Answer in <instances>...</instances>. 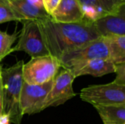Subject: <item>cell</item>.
I'll use <instances>...</instances> for the list:
<instances>
[{
	"instance_id": "obj_3",
	"label": "cell",
	"mask_w": 125,
	"mask_h": 124,
	"mask_svg": "<svg viewBox=\"0 0 125 124\" xmlns=\"http://www.w3.org/2000/svg\"><path fill=\"white\" fill-rule=\"evenodd\" d=\"M97 58L109 59V50L104 37H100L87 44L64 53L60 58L61 67L72 70L89 61Z\"/></svg>"
},
{
	"instance_id": "obj_13",
	"label": "cell",
	"mask_w": 125,
	"mask_h": 124,
	"mask_svg": "<svg viewBox=\"0 0 125 124\" xmlns=\"http://www.w3.org/2000/svg\"><path fill=\"white\" fill-rule=\"evenodd\" d=\"M104 124H125V105L94 107Z\"/></svg>"
},
{
	"instance_id": "obj_21",
	"label": "cell",
	"mask_w": 125,
	"mask_h": 124,
	"mask_svg": "<svg viewBox=\"0 0 125 124\" xmlns=\"http://www.w3.org/2000/svg\"><path fill=\"white\" fill-rule=\"evenodd\" d=\"M1 113V78H0V113Z\"/></svg>"
},
{
	"instance_id": "obj_14",
	"label": "cell",
	"mask_w": 125,
	"mask_h": 124,
	"mask_svg": "<svg viewBox=\"0 0 125 124\" xmlns=\"http://www.w3.org/2000/svg\"><path fill=\"white\" fill-rule=\"evenodd\" d=\"M104 38L109 50V59L115 64L125 63V35Z\"/></svg>"
},
{
	"instance_id": "obj_4",
	"label": "cell",
	"mask_w": 125,
	"mask_h": 124,
	"mask_svg": "<svg viewBox=\"0 0 125 124\" xmlns=\"http://www.w3.org/2000/svg\"><path fill=\"white\" fill-rule=\"evenodd\" d=\"M60 68L59 60L51 55L31 58L23 64V82L30 85L45 84L54 79Z\"/></svg>"
},
{
	"instance_id": "obj_11",
	"label": "cell",
	"mask_w": 125,
	"mask_h": 124,
	"mask_svg": "<svg viewBox=\"0 0 125 124\" xmlns=\"http://www.w3.org/2000/svg\"><path fill=\"white\" fill-rule=\"evenodd\" d=\"M53 20L58 23H78L84 19L82 5L78 0H61L51 15Z\"/></svg>"
},
{
	"instance_id": "obj_19",
	"label": "cell",
	"mask_w": 125,
	"mask_h": 124,
	"mask_svg": "<svg viewBox=\"0 0 125 124\" xmlns=\"http://www.w3.org/2000/svg\"><path fill=\"white\" fill-rule=\"evenodd\" d=\"M42 7L48 15L51 16L53 12L56 10L61 0H41Z\"/></svg>"
},
{
	"instance_id": "obj_5",
	"label": "cell",
	"mask_w": 125,
	"mask_h": 124,
	"mask_svg": "<svg viewBox=\"0 0 125 124\" xmlns=\"http://www.w3.org/2000/svg\"><path fill=\"white\" fill-rule=\"evenodd\" d=\"M80 98L94 107L98 106L125 105V86L114 82L103 85H92L83 88Z\"/></svg>"
},
{
	"instance_id": "obj_8",
	"label": "cell",
	"mask_w": 125,
	"mask_h": 124,
	"mask_svg": "<svg viewBox=\"0 0 125 124\" xmlns=\"http://www.w3.org/2000/svg\"><path fill=\"white\" fill-rule=\"evenodd\" d=\"M75 78L73 73L68 69H64L59 72L53 80L52 87L44 102L42 110L59 106L75 96L76 94L73 88Z\"/></svg>"
},
{
	"instance_id": "obj_12",
	"label": "cell",
	"mask_w": 125,
	"mask_h": 124,
	"mask_svg": "<svg viewBox=\"0 0 125 124\" xmlns=\"http://www.w3.org/2000/svg\"><path fill=\"white\" fill-rule=\"evenodd\" d=\"M115 68L116 64L110 59L97 58L89 61L84 64L70 71L75 78L83 75H91L99 77L115 72Z\"/></svg>"
},
{
	"instance_id": "obj_15",
	"label": "cell",
	"mask_w": 125,
	"mask_h": 124,
	"mask_svg": "<svg viewBox=\"0 0 125 124\" xmlns=\"http://www.w3.org/2000/svg\"><path fill=\"white\" fill-rule=\"evenodd\" d=\"M81 5L95 8L103 16L119 12L125 6V0H78Z\"/></svg>"
},
{
	"instance_id": "obj_2",
	"label": "cell",
	"mask_w": 125,
	"mask_h": 124,
	"mask_svg": "<svg viewBox=\"0 0 125 124\" xmlns=\"http://www.w3.org/2000/svg\"><path fill=\"white\" fill-rule=\"evenodd\" d=\"M23 61H19L8 68L0 67L1 113L10 116L11 124H21L23 115L20 109Z\"/></svg>"
},
{
	"instance_id": "obj_16",
	"label": "cell",
	"mask_w": 125,
	"mask_h": 124,
	"mask_svg": "<svg viewBox=\"0 0 125 124\" xmlns=\"http://www.w3.org/2000/svg\"><path fill=\"white\" fill-rule=\"evenodd\" d=\"M20 32L8 34L0 31V62L8 55L12 53V45L18 38Z\"/></svg>"
},
{
	"instance_id": "obj_7",
	"label": "cell",
	"mask_w": 125,
	"mask_h": 124,
	"mask_svg": "<svg viewBox=\"0 0 125 124\" xmlns=\"http://www.w3.org/2000/svg\"><path fill=\"white\" fill-rule=\"evenodd\" d=\"M53 80L42 85H30L23 82L19 101L23 115H33L43 110V104L52 87Z\"/></svg>"
},
{
	"instance_id": "obj_1",
	"label": "cell",
	"mask_w": 125,
	"mask_h": 124,
	"mask_svg": "<svg viewBox=\"0 0 125 124\" xmlns=\"http://www.w3.org/2000/svg\"><path fill=\"white\" fill-rule=\"evenodd\" d=\"M37 22L49 55L58 59L64 53L101 37L94 22L86 18L73 23L55 22L51 18Z\"/></svg>"
},
{
	"instance_id": "obj_17",
	"label": "cell",
	"mask_w": 125,
	"mask_h": 124,
	"mask_svg": "<svg viewBox=\"0 0 125 124\" xmlns=\"http://www.w3.org/2000/svg\"><path fill=\"white\" fill-rule=\"evenodd\" d=\"M18 21L12 9L7 0H0V24L10 22Z\"/></svg>"
},
{
	"instance_id": "obj_10",
	"label": "cell",
	"mask_w": 125,
	"mask_h": 124,
	"mask_svg": "<svg viewBox=\"0 0 125 124\" xmlns=\"http://www.w3.org/2000/svg\"><path fill=\"white\" fill-rule=\"evenodd\" d=\"M125 6L113 14H108L94 22L101 37L125 35Z\"/></svg>"
},
{
	"instance_id": "obj_20",
	"label": "cell",
	"mask_w": 125,
	"mask_h": 124,
	"mask_svg": "<svg viewBox=\"0 0 125 124\" xmlns=\"http://www.w3.org/2000/svg\"><path fill=\"white\" fill-rule=\"evenodd\" d=\"M10 116L6 114V113H0V124H10Z\"/></svg>"
},
{
	"instance_id": "obj_18",
	"label": "cell",
	"mask_w": 125,
	"mask_h": 124,
	"mask_svg": "<svg viewBox=\"0 0 125 124\" xmlns=\"http://www.w3.org/2000/svg\"><path fill=\"white\" fill-rule=\"evenodd\" d=\"M115 73L116 76L113 82L118 85L125 86V63L116 64Z\"/></svg>"
},
{
	"instance_id": "obj_9",
	"label": "cell",
	"mask_w": 125,
	"mask_h": 124,
	"mask_svg": "<svg viewBox=\"0 0 125 124\" xmlns=\"http://www.w3.org/2000/svg\"><path fill=\"white\" fill-rule=\"evenodd\" d=\"M17 20H41L51 18L45 11L41 0H7Z\"/></svg>"
},
{
	"instance_id": "obj_6",
	"label": "cell",
	"mask_w": 125,
	"mask_h": 124,
	"mask_svg": "<svg viewBox=\"0 0 125 124\" xmlns=\"http://www.w3.org/2000/svg\"><path fill=\"white\" fill-rule=\"evenodd\" d=\"M22 29L18 35V41L12 47V52L23 51L31 58L49 55L43 42L37 20H24L21 21Z\"/></svg>"
}]
</instances>
